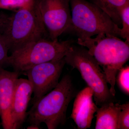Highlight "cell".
<instances>
[{
    "label": "cell",
    "mask_w": 129,
    "mask_h": 129,
    "mask_svg": "<svg viewBox=\"0 0 129 129\" xmlns=\"http://www.w3.org/2000/svg\"><path fill=\"white\" fill-rule=\"evenodd\" d=\"M77 93L71 76L65 75L53 89L33 104L26 119L40 128L44 123L48 129L57 128L66 123L68 107Z\"/></svg>",
    "instance_id": "cell-1"
},
{
    "label": "cell",
    "mask_w": 129,
    "mask_h": 129,
    "mask_svg": "<svg viewBox=\"0 0 129 129\" xmlns=\"http://www.w3.org/2000/svg\"><path fill=\"white\" fill-rule=\"evenodd\" d=\"M77 44L88 48L103 68L106 80L111 85V94L115 96L116 75L129 60V43L117 36L101 33L94 38H78Z\"/></svg>",
    "instance_id": "cell-2"
},
{
    "label": "cell",
    "mask_w": 129,
    "mask_h": 129,
    "mask_svg": "<svg viewBox=\"0 0 129 129\" xmlns=\"http://www.w3.org/2000/svg\"><path fill=\"white\" fill-rule=\"evenodd\" d=\"M0 33L11 52L41 38L46 32L37 0H30L9 16Z\"/></svg>",
    "instance_id": "cell-3"
},
{
    "label": "cell",
    "mask_w": 129,
    "mask_h": 129,
    "mask_svg": "<svg viewBox=\"0 0 129 129\" xmlns=\"http://www.w3.org/2000/svg\"><path fill=\"white\" fill-rule=\"evenodd\" d=\"M72 24L69 30L78 39L90 38L101 33L120 37V28L111 18L92 3L70 0Z\"/></svg>",
    "instance_id": "cell-4"
},
{
    "label": "cell",
    "mask_w": 129,
    "mask_h": 129,
    "mask_svg": "<svg viewBox=\"0 0 129 129\" xmlns=\"http://www.w3.org/2000/svg\"><path fill=\"white\" fill-rule=\"evenodd\" d=\"M74 42L71 40L60 41L41 38L12 52L7 65L14 71L25 73L35 65L64 57Z\"/></svg>",
    "instance_id": "cell-5"
},
{
    "label": "cell",
    "mask_w": 129,
    "mask_h": 129,
    "mask_svg": "<svg viewBox=\"0 0 129 129\" xmlns=\"http://www.w3.org/2000/svg\"><path fill=\"white\" fill-rule=\"evenodd\" d=\"M66 63L80 73L88 87L93 91L97 106L114 101L105 75L97 62L88 50L81 46L72 45L64 57Z\"/></svg>",
    "instance_id": "cell-6"
},
{
    "label": "cell",
    "mask_w": 129,
    "mask_h": 129,
    "mask_svg": "<svg viewBox=\"0 0 129 129\" xmlns=\"http://www.w3.org/2000/svg\"><path fill=\"white\" fill-rule=\"evenodd\" d=\"M42 21L50 40L69 30L72 24L70 0H37Z\"/></svg>",
    "instance_id": "cell-7"
},
{
    "label": "cell",
    "mask_w": 129,
    "mask_h": 129,
    "mask_svg": "<svg viewBox=\"0 0 129 129\" xmlns=\"http://www.w3.org/2000/svg\"><path fill=\"white\" fill-rule=\"evenodd\" d=\"M65 64L63 57L35 65L25 72L33 86L32 104L56 86Z\"/></svg>",
    "instance_id": "cell-8"
},
{
    "label": "cell",
    "mask_w": 129,
    "mask_h": 129,
    "mask_svg": "<svg viewBox=\"0 0 129 129\" xmlns=\"http://www.w3.org/2000/svg\"><path fill=\"white\" fill-rule=\"evenodd\" d=\"M20 74L0 68V117L4 129H13L11 108L16 81Z\"/></svg>",
    "instance_id": "cell-9"
},
{
    "label": "cell",
    "mask_w": 129,
    "mask_h": 129,
    "mask_svg": "<svg viewBox=\"0 0 129 129\" xmlns=\"http://www.w3.org/2000/svg\"><path fill=\"white\" fill-rule=\"evenodd\" d=\"M33 93V86L28 80L17 79L11 111L13 129L22 127L26 120L27 109Z\"/></svg>",
    "instance_id": "cell-10"
},
{
    "label": "cell",
    "mask_w": 129,
    "mask_h": 129,
    "mask_svg": "<svg viewBox=\"0 0 129 129\" xmlns=\"http://www.w3.org/2000/svg\"><path fill=\"white\" fill-rule=\"evenodd\" d=\"M93 91L86 87L77 93L74 101L72 113V119L77 128H89L91 126L94 114L98 107L93 101Z\"/></svg>",
    "instance_id": "cell-11"
},
{
    "label": "cell",
    "mask_w": 129,
    "mask_h": 129,
    "mask_svg": "<svg viewBox=\"0 0 129 129\" xmlns=\"http://www.w3.org/2000/svg\"><path fill=\"white\" fill-rule=\"evenodd\" d=\"M123 104L113 102L105 103L96 111L95 129H119V114Z\"/></svg>",
    "instance_id": "cell-12"
},
{
    "label": "cell",
    "mask_w": 129,
    "mask_h": 129,
    "mask_svg": "<svg viewBox=\"0 0 129 129\" xmlns=\"http://www.w3.org/2000/svg\"><path fill=\"white\" fill-rule=\"evenodd\" d=\"M92 2L107 13L118 26L121 25V12L129 5V0H92Z\"/></svg>",
    "instance_id": "cell-13"
},
{
    "label": "cell",
    "mask_w": 129,
    "mask_h": 129,
    "mask_svg": "<svg viewBox=\"0 0 129 129\" xmlns=\"http://www.w3.org/2000/svg\"><path fill=\"white\" fill-rule=\"evenodd\" d=\"M117 81L119 87L125 94L129 95V67H122L118 72Z\"/></svg>",
    "instance_id": "cell-14"
},
{
    "label": "cell",
    "mask_w": 129,
    "mask_h": 129,
    "mask_svg": "<svg viewBox=\"0 0 129 129\" xmlns=\"http://www.w3.org/2000/svg\"><path fill=\"white\" fill-rule=\"evenodd\" d=\"M120 17L122 28H120V37L129 43V5L122 9Z\"/></svg>",
    "instance_id": "cell-15"
},
{
    "label": "cell",
    "mask_w": 129,
    "mask_h": 129,
    "mask_svg": "<svg viewBox=\"0 0 129 129\" xmlns=\"http://www.w3.org/2000/svg\"><path fill=\"white\" fill-rule=\"evenodd\" d=\"M30 0H0V9L16 10L23 7Z\"/></svg>",
    "instance_id": "cell-16"
},
{
    "label": "cell",
    "mask_w": 129,
    "mask_h": 129,
    "mask_svg": "<svg viewBox=\"0 0 129 129\" xmlns=\"http://www.w3.org/2000/svg\"><path fill=\"white\" fill-rule=\"evenodd\" d=\"M129 129V102L123 104L119 119V129Z\"/></svg>",
    "instance_id": "cell-17"
},
{
    "label": "cell",
    "mask_w": 129,
    "mask_h": 129,
    "mask_svg": "<svg viewBox=\"0 0 129 129\" xmlns=\"http://www.w3.org/2000/svg\"><path fill=\"white\" fill-rule=\"evenodd\" d=\"M9 51L7 44L0 34V68L7 66Z\"/></svg>",
    "instance_id": "cell-18"
},
{
    "label": "cell",
    "mask_w": 129,
    "mask_h": 129,
    "mask_svg": "<svg viewBox=\"0 0 129 129\" xmlns=\"http://www.w3.org/2000/svg\"><path fill=\"white\" fill-rule=\"evenodd\" d=\"M9 16V15L4 13L0 12V28L6 23Z\"/></svg>",
    "instance_id": "cell-19"
},
{
    "label": "cell",
    "mask_w": 129,
    "mask_h": 129,
    "mask_svg": "<svg viewBox=\"0 0 129 129\" xmlns=\"http://www.w3.org/2000/svg\"><path fill=\"white\" fill-rule=\"evenodd\" d=\"M40 128H41L36 126V125H30L27 127V129H38Z\"/></svg>",
    "instance_id": "cell-20"
}]
</instances>
